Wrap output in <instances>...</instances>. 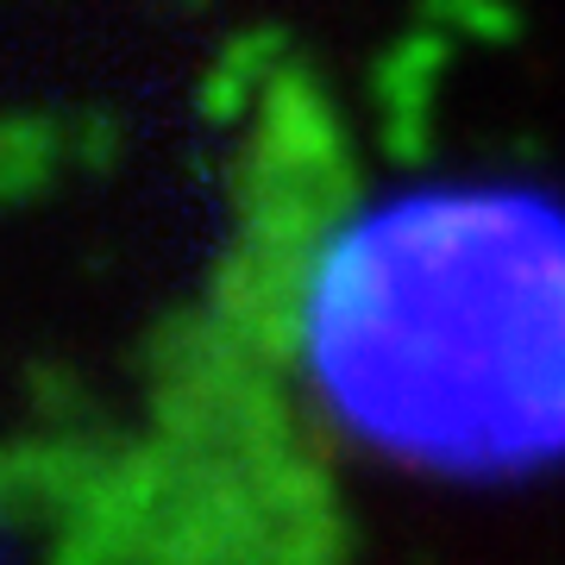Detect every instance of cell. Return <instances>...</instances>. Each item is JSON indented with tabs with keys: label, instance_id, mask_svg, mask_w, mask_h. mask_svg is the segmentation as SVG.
Here are the masks:
<instances>
[{
	"label": "cell",
	"instance_id": "1",
	"mask_svg": "<svg viewBox=\"0 0 565 565\" xmlns=\"http://www.w3.org/2000/svg\"><path fill=\"white\" fill-rule=\"evenodd\" d=\"M315 422L390 478L541 490L565 478V195L515 170L371 189L296 282Z\"/></svg>",
	"mask_w": 565,
	"mask_h": 565
}]
</instances>
